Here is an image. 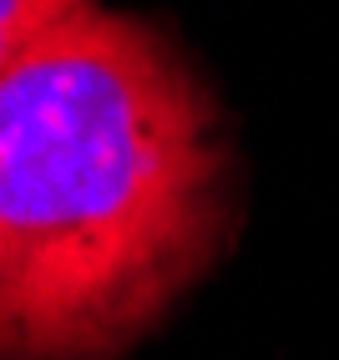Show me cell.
<instances>
[{"label":"cell","mask_w":339,"mask_h":360,"mask_svg":"<svg viewBox=\"0 0 339 360\" xmlns=\"http://www.w3.org/2000/svg\"><path fill=\"white\" fill-rule=\"evenodd\" d=\"M233 229L223 107L152 20L86 0L0 77V360H117Z\"/></svg>","instance_id":"1"},{"label":"cell","mask_w":339,"mask_h":360,"mask_svg":"<svg viewBox=\"0 0 339 360\" xmlns=\"http://www.w3.org/2000/svg\"><path fill=\"white\" fill-rule=\"evenodd\" d=\"M86 0H0V77Z\"/></svg>","instance_id":"2"}]
</instances>
